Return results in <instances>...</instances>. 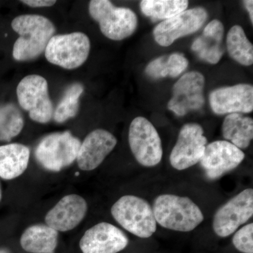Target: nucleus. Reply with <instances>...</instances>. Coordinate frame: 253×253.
I'll return each mask as SVG.
<instances>
[{
  "label": "nucleus",
  "instance_id": "obj_1",
  "mask_svg": "<svg viewBox=\"0 0 253 253\" xmlns=\"http://www.w3.org/2000/svg\"><path fill=\"white\" fill-rule=\"evenodd\" d=\"M11 26L19 36L12 51L13 57L17 61L38 59L44 53L56 32L49 19L38 14L20 15L13 19Z\"/></svg>",
  "mask_w": 253,
  "mask_h": 253
},
{
  "label": "nucleus",
  "instance_id": "obj_2",
  "mask_svg": "<svg viewBox=\"0 0 253 253\" xmlns=\"http://www.w3.org/2000/svg\"><path fill=\"white\" fill-rule=\"evenodd\" d=\"M152 208L156 222L169 230L189 232L204 220L199 206L185 196L161 195L155 200Z\"/></svg>",
  "mask_w": 253,
  "mask_h": 253
},
{
  "label": "nucleus",
  "instance_id": "obj_3",
  "mask_svg": "<svg viewBox=\"0 0 253 253\" xmlns=\"http://www.w3.org/2000/svg\"><path fill=\"white\" fill-rule=\"evenodd\" d=\"M111 214L126 230L142 239L151 237L157 229L152 207L138 196L126 195L121 197L113 204Z\"/></svg>",
  "mask_w": 253,
  "mask_h": 253
},
{
  "label": "nucleus",
  "instance_id": "obj_4",
  "mask_svg": "<svg viewBox=\"0 0 253 253\" xmlns=\"http://www.w3.org/2000/svg\"><path fill=\"white\" fill-rule=\"evenodd\" d=\"M89 13L99 23L102 34L112 41H123L137 28V16L132 10L115 6L109 0L90 1Z\"/></svg>",
  "mask_w": 253,
  "mask_h": 253
},
{
  "label": "nucleus",
  "instance_id": "obj_5",
  "mask_svg": "<svg viewBox=\"0 0 253 253\" xmlns=\"http://www.w3.org/2000/svg\"><path fill=\"white\" fill-rule=\"evenodd\" d=\"M81 145V141L71 131L52 133L40 141L35 155L42 167L59 172L76 161Z\"/></svg>",
  "mask_w": 253,
  "mask_h": 253
},
{
  "label": "nucleus",
  "instance_id": "obj_6",
  "mask_svg": "<svg viewBox=\"0 0 253 253\" xmlns=\"http://www.w3.org/2000/svg\"><path fill=\"white\" fill-rule=\"evenodd\" d=\"M90 48L88 36L82 32H74L53 36L46 46L44 56L51 64L64 69H76L85 63Z\"/></svg>",
  "mask_w": 253,
  "mask_h": 253
},
{
  "label": "nucleus",
  "instance_id": "obj_7",
  "mask_svg": "<svg viewBox=\"0 0 253 253\" xmlns=\"http://www.w3.org/2000/svg\"><path fill=\"white\" fill-rule=\"evenodd\" d=\"M16 95L20 106L33 121L45 124L52 119L54 106L45 78L39 75L26 76L18 83Z\"/></svg>",
  "mask_w": 253,
  "mask_h": 253
},
{
  "label": "nucleus",
  "instance_id": "obj_8",
  "mask_svg": "<svg viewBox=\"0 0 253 253\" xmlns=\"http://www.w3.org/2000/svg\"><path fill=\"white\" fill-rule=\"evenodd\" d=\"M128 137L131 153L139 164L148 168L159 164L163 157L162 142L152 123L141 116L134 118Z\"/></svg>",
  "mask_w": 253,
  "mask_h": 253
},
{
  "label": "nucleus",
  "instance_id": "obj_9",
  "mask_svg": "<svg viewBox=\"0 0 253 253\" xmlns=\"http://www.w3.org/2000/svg\"><path fill=\"white\" fill-rule=\"evenodd\" d=\"M253 190L245 189L217 210L213 219V230L218 236L231 235L253 217Z\"/></svg>",
  "mask_w": 253,
  "mask_h": 253
},
{
  "label": "nucleus",
  "instance_id": "obj_10",
  "mask_svg": "<svg viewBox=\"0 0 253 253\" xmlns=\"http://www.w3.org/2000/svg\"><path fill=\"white\" fill-rule=\"evenodd\" d=\"M204 134V129L197 123H187L181 127L169 156L172 167L184 170L200 162L208 143Z\"/></svg>",
  "mask_w": 253,
  "mask_h": 253
},
{
  "label": "nucleus",
  "instance_id": "obj_11",
  "mask_svg": "<svg viewBox=\"0 0 253 253\" xmlns=\"http://www.w3.org/2000/svg\"><path fill=\"white\" fill-rule=\"evenodd\" d=\"M205 78L198 71L186 73L172 88L168 108L177 116L202 109L205 104Z\"/></svg>",
  "mask_w": 253,
  "mask_h": 253
},
{
  "label": "nucleus",
  "instance_id": "obj_12",
  "mask_svg": "<svg viewBox=\"0 0 253 253\" xmlns=\"http://www.w3.org/2000/svg\"><path fill=\"white\" fill-rule=\"evenodd\" d=\"M208 17L207 11L204 8L185 10L159 23L154 30L155 41L162 46L171 45L176 40L199 31Z\"/></svg>",
  "mask_w": 253,
  "mask_h": 253
},
{
  "label": "nucleus",
  "instance_id": "obj_13",
  "mask_svg": "<svg viewBox=\"0 0 253 253\" xmlns=\"http://www.w3.org/2000/svg\"><path fill=\"white\" fill-rule=\"evenodd\" d=\"M245 154L227 141H216L207 144L200 163L211 180L221 177L242 163Z\"/></svg>",
  "mask_w": 253,
  "mask_h": 253
},
{
  "label": "nucleus",
  "instance_id": "obj_14",
  "mask_svg": "<svg viewBox=\"0 0 253 253\" xmlns=\"http://www.w3.org/2000/svg\"><path fill=\"white\" fill-rule=\"evenodd\" d=\"M128 244L127 236L119 228L101 222L86 231L80 241V248L83 253H118Z\"/></svg>",
  "mask_w": 253,
  "mask_h": 253
},
{
  "label": "nucleus",
  "instance_id": "obj_15",
  "mask_svg": "<svg viewBox=\"0 0 253 253\" xmlns=\"http://www.w3.org/2000/svg\"><path fill=\"white\" fill-rule=\"evenodd\" d=\"M209 101L211 109L215 114L253 112V85L239 84L218 88L211 91Z\"/></svg>",
  "mask_w": 253,
  "mask_h": 253
},
{
  "label": "nucleus",
  "instance_id": "obj_16",
  "mask_svg": "<svg viewBox=\"0 0 253 253\" xmlns=\"http://www.w3.org/2000/svg\"><path fill=\"white\" fill-rule=\"evenodd\" d=\"M117 139L110 131L97 129L91 131L81 143L77 159L78 167L91 171L99 167L114 149Z\"/></svg>",
  "mask_w": 253,
  "mask_h": 253
},
{
  "label": "nucleus",
  "instance_id": "obj_17",
  "mask_svg": "<svg viewBox=\"0 0 253 253\" xmlns=\"http://www.w3.org/2000/svg\"><path fill=\"white\" fill-rule=\"evenodd\" d=\"M87 204L77 194L67 195L46 214V225L57 231H68L75 229L85 217Z\"/></svg>",
  "mask_w": 253,
  "mask_h": 253
},
{
  "label": "nucleus",
  "instance_id": "obj_18",
  "mask_svg": "<svg viewBox=\"0 0 253 253\" xmlns=\"http://www.w3.org/2000/svg\"><path fill=\"white\" fill-rule=\"evenodd\" d=\"M224 33L222 23L219 20H213L204 28L203 34L195 40L191 49L200 59L211 64H216L224 55Z\"/></svg>",
  "mask_w": 253,
  "mask_h": 253
},
{
  "label": "nucleus",
  "instance_id": "obj_19",
  "mask_svg": "<svg viewBox=\"0 0 253 253\" xmlns=\"http://www.w3.org/2000/svg\"><path fill=\"white\" fill-rule=\"evenodd\" d=\"M31 151L18 143L0 146V177L11 180L21 176L27 169Z\"/></svg>",
  "mask_w": 253,
  "mask_h": 253
},
{
  "label": "nucleus",
  "instance_id": "obj_20",
  "mask_svg": "<svg viewBox=\"0 0 253 253\" xmlns=\"http://www.w3.org/2000/svg\"><path fill=\"white\" fill-rule=\"evenodd\" d=\"M58 237V231L46 224H35L24 231L20 244L27 252L53 253L57 246Z\"/></svg>",
  "mask_w": 253,
  "mask_h": 253
},
{
  "label": "nucleus",
  "instance_id": "obj_21",
  "mask_svg": "<svg viewBox=\"0 0 253 253\" xmlns=\"http://www.w3.org/2000/svg\"><path fill=\"white\" fill-rule=\"evenodd\" d=\"M222 135L239 149H246L253 138V118L240 113L229 114L222 124Z\"/></svg>",
  "mask_w": 253,
  "mask_h": 253
},
{
  "label": "nucleus",
  "instance_id": "obj_22",
  "mask_svg": "<svg viewBox=\"0 0 253 253\" xmlns=\"http://www.w3.org/2000/svg\"><path fill=\"white\" fill-rule=\"evenodd\" d=\"M189 66V61L182 54L174 53L158 57L146 66L145 73L151 79L166 77L176 78Z\"/></svg>",
  "mask_w": 253,
  "mask_h": 253
},
{
  "label": "nucleus",
  "instance_id": "obj_23",
  "mask_svg": "<svg viewBox=\"0 0 253 253\" xmlns=\"http://www.w3.org/2000/svg\"><path fill=\"white\" fill-rule=\"evenodd\" d=\"M226 46L229 56L236 62L245 66L253 64V44L241 26L236 25L229 30L226 37Z\"/></svg>",
  "mask_w": 253,
  "mask_h": 253
},
{
  "label": "nucleus",
  "instance_id": "obj_24",
  "mask_svg": "<svg viewBox=\"0 0 253 253\" xmlns=\"http://www.w3.org/2000/svg\"><path fill=\"white\" fill-rule=\"evenodd\" d=\"M186 0H143L141 11L145 16L155 20H167L187 9Z\"/></svg>",
  "mask_w": 253,
  "mask_h": 253
},
{
  "label": "nucleus",
  "instance_id": "obj_25",
  "mask_svg": "<svg viewBox=\"0 0 253 253\" xmlns=\"http://www.w3.org/2000/svg\"><path fill=\"white\" fill-rule=\"evenodd\" d=\"M83 91L84 86L81 83H73L68 86L54 111L53 118L55 122L65 123L77 116L80 110V98Z\"/></svg>",
  "mask_w": 253,
  "mask_h": 253
},
{
  "label": "nucleus",
  "instance_id": "obj_26",
  "mask_svg": "<svg viewBox=\"0 0 253 253\" xmlns=\"http://www.w3.org/2000/svg\"><path fill=\"white\" fill-rule=\"evenodd\" d=\"M24 119L14 104L0 106V141H10L22 131Z\"/></svg>",
  "mask_w": 253,
  "mask_h": 253
},
{
  "label": "nucleus",
  "instance_id": "obj_27",
  "mask_svg": "<svg viewBox=\"0 0 253 253\" xmlns=\"http://www.w3.org/2000/svg\"><path fill=\"white\" fill-rule=\"evenodd\" d=\"M232 243L240 252L253 253V223H250L236 231L233 237Z\"/></svg>",
  "mask_w": 253,
  "mask_h": 253
},
{
  "label": "nucleus",
  "instance_id": "obj_28",
  "mask_svg": "<svg viewBox=\"0 0 253 253\" xmlns=\"http://www.w3.org/2000/svg\"><path fill=\"white\" fill-rule=\"evenodd\" d=\"M21 2L28 5L32 8L49 7L56 3L52 0H23Z\"/></svg>",
  "mask_w": 253,
  "mask_h": 253
},
{
  "label": "nucleus",
  "instance_id": "obj_29",
  "mask_svg": "<svg viewBox=\"0 0 253 253\" xmlns=\"http://www.w3.org/2000/svg\"><path fill=\"white\" fill-rule=\"evenodd\" d=\"M245 7L249 11L250 18L251 23H253V1L252 0H246L244 1Z\"/></svg>",
  "mask_w": 253,
  "mask_h": 253
},
{
  "label": "nucleus",
  "instance_id": "obj_30",
  "mask_svg": "<svg viewBox=\"0 0 253 253\" xmlns=\"http://www.w3.org/2000/svg\"><path fill=\"white\" fill-rule=\"evenodd\" d=\"M0 253H11L9 250L6 248H0Z\"/></svg>",
  "mask_w": 253,
  "mask_h": 253
},
{
  "label": "nucleus",
  "instance_id": "obj_31",
  "mask_svg": "<svg viewBox=\"0 0 253 253\" xmlns=\"http://www.w3.org/2000/svg\"><path fill=\"white\" fill-rule=\"evenodd\" d=\"M1 197H2V195H1V185H0V202H1Z\"/></svg>",
  "mask_w": 253,
  "mask_h": 253
}]
</instances>
